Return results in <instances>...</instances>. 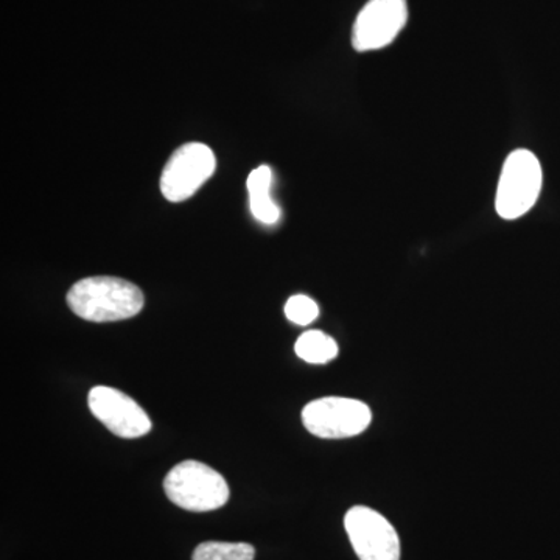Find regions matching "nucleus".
Returning <instances> with one entry per match:
<instances>
[{
    "instance_id": "nucleus-9",
    "label": "nucleus",
    "mask_w": 560,
    "mask_h": 560,
    "mask_svg": "<svg viewBox=\"0 0 560 560\" xmlns=\"http://www.w3.org/2000/svg\"><path fill=\"white\" fill-rule=\"evenodd\" d=\"M249 208L254 219L260 223H278L280 219V209L271 198L272 172L268 165H260L249 173L248 183Z\"/></svg>"
},
{
    "instance_id": "nucleus-7",
    "label": "nucleus",
    "mask_w": 560,
    "mask_h": 560,
    "mask_svg": "<svg viewBox=\"0 0 560 560\" xmlns=\"http://www.w3.org/2000/svg\"><path fill=\"white\" fill-rule=\"evenodd\" d=\"M407 22V0H370L353 22V49L357 51L385 49L399 36Z\"/></svg>"
},
{
    "instance_id": "nucleus-4",
    "label": "nucleus",
    "mask_w": 560,
    "mask_h": 560,
    "mask_svg": "<svg viewBox=\"0 0 560 560\" xmlns=\"http://www.w3.org/2000/svg\"><path fill=\"white\" fill-rule=\"evenodd\" d=\"M371 408L348 397H323L302 410L305 429L320 440L357 436L371 425Z\"/></svg>"
},
{
    "instance_id": "nucleus-5",
    "label": "nucleus",
    "mask_w": 560,
    "mask_h": 560,
    "mask_svg": "<svg viewBox=\"0 0 560 560\" xmlns=\"http://www.w3.org/2000/svg\"><path fill=\"white\" fill-rule=\"evenodd\" d=\"M215 168V154L208 145L200 142L186 143L172 154L162 171V195L171 202L189 200L213 175Z\"/></svg>"
},
{
    "instance_id": "nucleus-3",
    "label": "nucleus",
    "mask_w": 560,
    "mask_h": 560,
    "mask_svg": "<svg viewBox=\"0 0 560 560\" xmlns=\"http://www.w3.org/2000/svg\"><path fill=\"white\" fill-rule=\"evenodd\" d=\"M544 172L533 151H512L504 161L497 189L495 209L503 220H517L539 200Z\"/></svg>"
},
{
    "instance_id": "nucleus-1",
    "label": "nucleus",
    "mask_w": 560,
    "mask_h": 560,
    "mask_svg": "<svg viewBox=\"0 0 560 560\" xmlns=\"http://www.w3.org/2000/svg\"><path fill=\"white\" fill-rule=\"evenodd\" d=\"M70 311L91 323H114L139 315L145 305L138 285L113 276H94L73 283L68 293Z\"/></svg>"
},
{
    "instance_id": "nucleus-6",
    "label": "nucleus",
    "mask_w": 560,
    "mask_h": 560,
    "mask_svg": "<svg viewBox=\"0 0 560 560\" xmlns=\"http://www.w3.org/2000/svg\"><path fill=\"white\" fill-rule=\"evenodd\" d=\"M346 533L360 560H400L397 530L382 514L355 506L345 517Z\"/></svg>"
},
{
    "instance_id": "nucleus-2",
    "label": "nucleus",
    "mask_w": 560,
    "mask_h": 560,
    "mask_svg": "<svg viewBox=\"0 0 560 560\" xmlns=\"http://www.w3.org/2000/svg\"><path fill=\"white\" fill-rule=\"evenodd\" d=\"M164 490L173 504L190 512L220 510L231 495L223 475L194 459L183 460L168 471Z\"/></svg>"
},
{
    "instance_id": "nucleus-11",
    "label": "nucleus",
    "mask_w": 560,
    "mask_h": 560,
    "mask_svg": "<svg viewBox=\"0 0 560 560\" xmlns=\"http://www.w3.org/2000/svg\"><path fill=\"white\" fill-rule=\"evenodd\" d=\"M256 550L249 544L234 541H205L198 545L191 560H254Z\"/></svg>"
},
{
    "instance_id": "nucleus-12",
    "label": "nucleus",
    "mask_w": 560,
    "mask_h": 560,
    "mask_svg": "<svg viewBox=\"0 0 560 560\" xmlns=\"http://www.w3.org/2000/svg\"><path fill=\"white\" fill-rule=\"evenodd\" d=\"M285 316L298 326H308L313 320L318 319L319 307L312 298L305 296V294H296V296H291L287 301Z\"/></svg>"
},
{
    "instance_id": "nucleus-10",
    "label": "nucleus",
    "mask_w": 560,
    "mask_h": 560,
    "mask_svg": "<svg viewBox=\"0 0 560 560\" xmlns=\"http://www.w3.org/2000/svg\"><path fill=\"white\" fill-rule=\"evenodd\" d=\"M296 355L312 364H326L337 359L338 345L334 338L320 330H308L294 345Z\"/></svg>"
},
{
    "instance_id": "nucleus-8",
    "label": "nucleus",
    "mask_w": 560,
    "mask_h": 560,
    "mask_svg": "<svg viewBox=\"0 0 560 560\" xmlns=\"http://www.w3.org/2000/svg\"><path fill=\"white\" fill-rule=\"evenodd\" d=\"M88 405L94 418L124 440L145 436L151 430V420L145 410L127 394L110 386H94L88 396Z\"/></svg>"
}]
</instances>
